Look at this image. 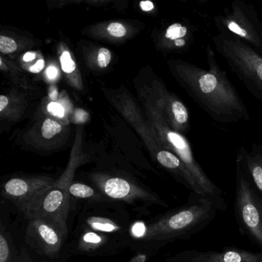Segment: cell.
Masks as SVG:
<instances>
[{
	"label": "cell",
	"instance_id": "cell-24",
	"mask_svg": "<svg viewBox=\"0 0 262 262\" xmlns=\"http://www.w3.org/2000/svg\"><path fill=\"white\" fill-rule=\"evenodd\" d=\"M44 67H45V62L42 59H40L34 66L30 67V70L32 73H38L43 70Z\"/></svg>",
	"mask_w": 262,
	"mask_h": 262
},
{
	"label": "cell",
	"instance_id": "cell-16",
	"mask_svg": "<svg viewBox=\"0 0 262 262\" xmlns=\"http://www.w3.org/2000/svg\"><path fill=\"white\" fill-rule=\"evenodd\" d=\"M61 66L62 70L67 73H72L76 70V63L72 59L70 53L67 51L63 52L60 57Z\"/></svg>",
	"mask_w": 262,
	"mask_h": 262
},
{
	"label": "cell",
	"instance_id": "cell-19",
	"mask_svg": "<svg viewBox=\"0 0 262 262\" xmlns=\"http://www.w3.org/2000/svg\"><path fill=\"white\" fill-rule=\"evenodd\" d=\"M108 32L115 37H122L126 33V30L122 24L113 23L108 25Z\"/></svg>",
	"mask_w": 262,
	"mask_h": 262
},
{
	"label": "cell",
	"instance_id": "cell-14",
	"mask_svg": "<svg viewBox=\"0 0 262 262\" xmlns=\"http://www.w3.org/2000/svg\"><path fill=\"white\" fill-rule=\"evenodd\" d=\"M15 260L13 250L10 248L7 236L2 231L0 234V262H17Z\"/></svg>",
	"mask_w": 262,
	"mask_h": 262
},
{
	"label": "cell",
	"instance_id": "cell-7",
	"mask_svg": "<svg viewBox=\"0 0 262 262\" xmlns=\"http://www.w3.org/2000/svg\"><path fill=\"white\" fill-rule=\"evenodd\" d=\"M70 182H58L43 194L39 202L24 214L26 219L43 217L67 226L70 211Z\"/></svg>",
	"mask_w": 262,
	"mask_h": 262
},
{
	"label": "cell",
	"instance_id": "cell-13",
	"mask_svg": "<svg viewBox=\"0 0 262 262\" xmlns=\"http://www.w3.org/2000/svg\"><path fill=\"white\" fill-rule=\"evenodd\" d=\"M70 193L72 195L80 199H98L97 193L93 188L81 183L71 184L70 188Z\"/></svg>",
	"mask_w": 262,
	"mask_h": 262
},
{
	"label": "cell",
	"instance_id": "cell-6",
	"mask_svg": "<svg viewBox=\"0 0 262 262\" xmlns=\"http://www.w3.org/2000/svg\"><path fill=\"white\" fill-rule=\"evenodd\" d=\"M27 238L36 249L48 256L56 255L63 245L68 227L43 217L28 219Z\"/></svg>",
	"mask_w": 262,
	"mask_h": 262
},
{
	"label": "cell",
	"instance_id": "cell-15",
	"mask_svg": "<svg viewBox=\"0 0 262 262\" xmlns=\"http://www.w3.org/2000/svg\"><path fill=\"white\" fill-rule=\"evenodd\" d=\"M61 130H62L61 125L52 119H47L42 124V134L45 139H51L56 135L59 134Z\"/></svg>",
	"mask_w": 262,
	"mask_h": 262
},
{
	"label": "cell",
	"instance_id": "cell-3",
	"mask_svg": "<svg viewBox=\"0 0 262 262\" xmlns=\"http://www.w3.org/2000/svg\"><path fill=\"white\" fill-rule=\"evenodd\" d=\"M216 51L226 60L253 96L262 102V54L238 38L226 33L212 36Z\"/></svg>",
	"mask_w": 262,
	"mask_h": 262
},
{
	"label": "cell",
	"instance_id": "cell-1",
	"mask_svg": "<svg viewBox=\"0 0 262 262\" xmlns=\"http://www.w3.org/2000/svg\"><path fill=\"white\" fill-rule=\"evenodd\" d=\"M208 70L185 61L174 62L176 77L191 99L213 120L222 124L248 121L250 115L245 102L230 82L208 44L205 48Z\"/></svg>",
	"mask_w": 262,
	"mask_h": 262
},
{
	"label": "cell",
	"instance_id": "cell-27",
	"mask_svg": "<svg viewBox=\"0 0 262 262\" xmlns=\"http://www.w3.org/2000/svg\"><path fill=\"white\" fill-rule=\"evenodd\" d=\"M47 73V76H48L50 79H54V78H56V76H57L58 71L55 67H51L48 68Z\"/></svg>",
	"mask_w": 262,
	"mask_h": 262
},
{
	"label": "cell",
	"instance_id": "cell-11",
	"mask_svg": "<svg viewBox=\"0 0 262 262\" xmlns=\"http://www.w3.org/2000/svg\"><path fill=\"white\" fill-rule=\"evenodd\" d=\"M236 159L243 164L256 189L262 197V143H253L249 151L241 146L237 150Z\"/></svg>",
	"mask_w": 262,
	"mask_h": 262
},
{
	"label": "cell",
	"instance_id": "cell-28",
	"mask_svg": "<svg viewBox=\"0 0 262 262\" xmlns=\"http://www.w3.org/2000/svg\"><path fill=\"white\" fill-rule=\"evenodd\" d=\"M8 105V99L6 96H0V112L4 111Z\"/></svg>",
	"mask_w": 262,
	"mask_h": 262
},
{
	"label": "cell",
	"instance_id": "cell-21",
	"mask_svg": "<svg viewBox=\"0 0 262 262\" xmlns=\"http://www.w3.org/2000/svg\"><path fill=\"white\" fill-rule=\"evenodd\" d=\"M147 228L145 224L142 222H136L133 228H132V232L133 235L136 236V237H142L146 235Z\"/></svg>",
	"mask_w": 262,
	"mask_h": 262
},
{
	"label": "cell",
	"instance_id": "cell-22",
	"mask_svg": "<svg viewBox=\"0 0 262 262\" xmlns=\"http://www.w3.org/2000/svg\"><path fill=\"white\" fill-rule=\"evenodd\" d=\"M48 110L53 116H56L58 117H63L64 114H65L63 107L56 102H51L49 104Z\"/></svg>",
	"mask_w": 262,
	"mask_h": 262
},
{
	"label": "cell",
	"instance_id": "cell-29",
	"mask_svg": "<svg viewBox=\"0 0 262 262\" xmlns=\"http://www.w3.org/2000/svg\"><path fill=\"white\" fill-rule=\"evenodd\" d=\"M36 58V55L33 53H27L24 55V59L25 62H30Z\"/></svg>",
	"mask_w": 262,
	"mask_h": 262
},
{
	"label": "cell",
	"instance_id": "cell-9",
	"mask_svg": "<svg viewBox=\"0 0 262 262\" xmlns=\"http://www.w3.org/2000/svg\"><path fill=\"white\" fill-rule=\"evenodd\" d=\"M171 262H262V250L251 251L235 247H225L219 251L186 250L170 260Z\"/></svg>",
	"mask_w": 262,
	"mask_h": 262
},
{
	"label": "cell",
	"instance_id": "cell-2",
	"mask_svg": "<svg viewBox=\"0 0 262 262\" xmlns=\"http://www.w3.org/2000/svg\"><path fill=\"white\" fill-rule=\"evenodd\" d=\"M226 209L227 202L222 195L191 191L188 202L150 225L145 237L165 242L190 238Z\"/></svg>",
	"mask_w": 262,
	"mask_h": 262
},
{
	"label": "cell",
	"instance_id": "cell-23",
	"mask_svg": "<svg viewBox=\"0 0 262 262\" xmlns=\"http://www.w3.org/2000/svg\"><path fill=\"white\" fill-rule=\"evenodd\" d=\"M88 119V114L83 110H78L76 113V121L78 123H83Z\"/></svg>",
	"mask_w": 262,
	"mask_h": 262
},
{
	"label": "cell",
	"instance_id": "cell-25",
	"mask_svg": "<svg viewBox=\"0 0 262 262\" xmlns=\"http://www.w3.org/2000/svg\"><path fill=\"white\" fill-rule=\"evenodd\" d=\"M141 8L144 10V11H151L154 8V5L150 1H144L140 4Z\"/></svg>",
	"mask_w": 262,
	"mask_h": 262
},
{
	"label": "cell",
	"instance_id": "cell-12",
	"mask_svg": "<svg viewBox=\"0 0 262 262\" xmlns=\"http://www.w3.org/2000/svg\"><path fill=\"white\" fill-rule=\"evenodd\" d=\"M87 224L90 228L96 231H105V232H113L119 229V227L113 221L102 217H89Z\"/></svg>",
	"mask_w": 262,
	"mask_h": 262
},
{
	"label": "cell",
	"instance_id": "cell-4",
	"mask_svg": "<svg viewBox=\"0 0 262 262\" xmlns=\"http://www.w3.org/2000/svg\"><path fill=\"white\" fill-rule=\"evenodd\" d=\"M234 212L241 235L262 250V197L243 164L236 159Z\"/></svg>",
	"mask_w": 262,
	"mask_h": 262
},
{
	"label": "cell",
	"instance_id": "cell-5",
	"mask_svg": "<svg viewBox=\"0 0 262 262\" xmlns=\"http://www.w3.org/2000/svg\"><path fill=\"white\" fill-rule=\"evenodd\" d=\"M214 23L219 33L235 36L262 54V21L255 6L234 0Z\"/></svg>",
	"mask_w": 262,
	"mask_h": 262
},
{
	"label": "cell",
	"instance_id": "cell-17",
	"mask_svg": "<svg viewBox=\"0 0 262 262\" xmlns=\"http://www.w3.org/2000/svg\"><path fill=\"white\" fill-rule=\"evenodd\" d=\"M17 44L13 39L6 36H0V51L4 53H11L16 51Z\"/></svg>",
	"mask_w": 262,
	"mask_h": 262
},
{
	"label": "cell",
	"instance_id": "cell-10",
	"mask_svg": "<svg viewBox=\"0 0 262 262\" xmlns=\"http://www.w3.org/2000/svg\"><path fill=\"white\" fill-rule=\"evenodd\" d=\"M99 187L102 192L113 199L133 202L137 200L153 202L161 205H165V202L158 195L128 182L121 178H110L99 182Z\"/></svg>",
	"mask_w": 262,
	"mask_h": 262
},
{
	"label": "cell",
	"instance_id": "cell-26",
	"mask_svg": "<svg viewBox=\"0 0 262 262\" xmlns=\"http://www.w3.org/2000/svg\"><path fill=\"white\" fill-rule=\"evenodd\" d=\"M147 260L146 254H139L134 256L128 262H145Z\"/></svg>",
	"mask_w": 262,
	"mask_h": 262
},
{
	"label": "cell",
	"instance_id": "cell-18",
	"mask_svg": "<svg viewBox=\"0 0 262 262\" xmlns=\"http://www.w3.org/2000/svg\"><path fill=\"white\" fill-rule=\"evenodd\" d=\"M111 53L110 50L105 48H102L99 50L98 53V63L101 68H105L110 64L111 61Z\"/></svg>",
	"mask_w": 262,
	"mask_h": 262
},
{
	"label": "cell",
	"instance_id": "cell-8",
	"mask_svg": "<svg viewBox=\"0 0 262 262\" xmlns=\"http://www.w3.org/2000/svg\"><path fill=\"white\" fill-rule=\"evenodd\" d=\"M54 184L50 181L14 178L6 182L2 194L26 214Z\"/></svg>",
	"mask_w": 262,
	"mask_h": 262
},
{
	"label": "cell",
	"instance_id": "cell-20",
	"mask_svg": "<svg viewBox=\"0 0 262 262\" xmlns=\"http://www.w3.org/2000/svg\"><path fill=\"white\" fill-rule=\"evenodd\" d=\"M84 243L89 245L90 247H93V245H100L102 242V238L101 236L98 235L94 232H88L84 234L83 238Z\"/></svg>",
	"mask_w": 262,
	"mask_h": 262
}]
</instances>
